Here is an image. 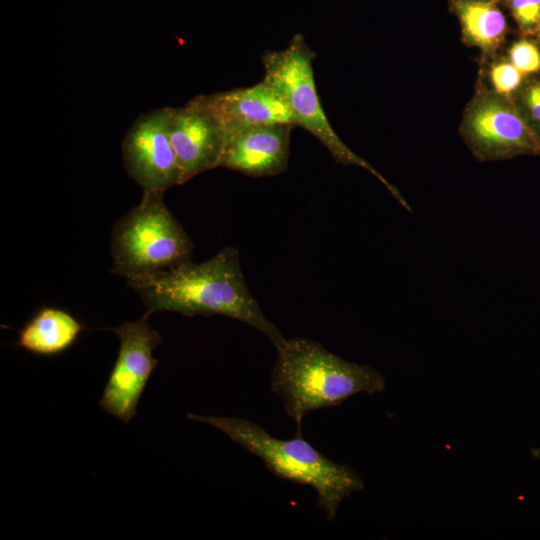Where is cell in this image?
<instances>
[{
  "label": "cell",
  "instance_id": "3",
  "mask_svg": "<svg viewBox=\"0 0 540 540\" xmlns=\"http://www.w3.org/2000/svg\"><path fill=\"white\" fill-rule=\"evenodd\" d=\"M189 419L212 425L260 458L266 468L281 479L311 486L317 504L328 521L336 518L342 501L361 491V477L347 464L330 460L302 435L278 439L256 422L240 417H217L188 414Z\"/></svg>",
  "mask_w": 540,
  "mask_h": 540
},
{
  "label": "cell",
  "instance_id": "18",
  "mask_svg": "<svg viewBox=\"0 0 540 540\" xmlns=\"http://www.w3.org/2000/svg\"><path fill=\"white\" fill-rule=\"evenodd\" d=\"M534 40L540 46V20H539V23H538V26H537V30H536V33H535V36H534Z\"/></svg>",
  "mask_w": 540,
  "mask_h": 540
},
{
  "label": "cell",
  "instance_id": "6",
  "mask_svg": "<svg viewBox=\"0 0 540 540\" xmlns=\"http://www.w3.org/2000/svg\"><path fill=\"white\" fill-rule=\"evenodd\" d=\"M459 134L476 160L540 157V139L515 109L510 97L494 91L479 70L475 90L464 107Z\"/></svg>",
  "mask_w": 540,
  "mask_h": 540
},
{
  "label": "cell",
  "instance_id": "10",
  "mask_svg": "<svg viewBox=\"0 0 540 540\" xmlns=\"http://www.w3.org/2000/svg\"><path fill=\"white\" fill-rule=\"evenodd\" d=\"M293 124H263L225 134L219 167L252 177L286 170Z\"/></svg>",
  "mask_w": 540,
  "mask_h": 540
},
{
  "label": "cell",
  "instance_id": "9",
  "mask_svg": "<svg viewBox=\"0 0 540 540\" xmlns=\"http://www.w3.org/2000/svg\"><path fill=\"white\" fill-rule=\"evenodd\" d=\"M204 110L225 134L263 124H293L286 100L264 81L246 88L199 95L189 101Z\"/></svg>",
  "mask_w": 540,
  "mask_h": 540
},
{
  "label": "cell",
  "instance_id": "11",
  "mask_svg": "<svg viewBox=\"0 0 540 540\" xmlns=\"http://www.w3.org/2000/svg\"><path fill=\"white\" fill-rule=\"evenodd\" d=\"M170 140L179 168V185L196 175L219 167L225 132L204 110L189 101L172 108Z\"/></svg>",
  "mask_w": 540,
  "mask_h": 540
},
{
  "label": "cell",
  "instance_id": "7",
  "mask_svg": "<svg viewBox=\"0 0 540 540\" xmlns=\"http://www.w3.org/2000/svg\"><path fill=\"white\" fill-rule=\"evenodd\" d=\"M145 314L133 322H125L111 330L120 340L118 357L100 398L107 413L128 423L137 411L143 390L157 366L153 350L162 342Z\"/></svg>",
  "mask_w": 540,
  "mask_h": 540
},
{
  "label": "cell",
  "instance_id": "2",
  "mask_svg": "<svg viewBox=\"0 0 540 540\" xmlns=\"http://www.w3.org/2000/svg\"><path fill=\"white\" fill-rule=\"evenodd\" d=\"M276 349L271 390L281 399L301 435L303 418L312 411L337 406L349 397L385 389L383 375L369 365L349 362L311 339H286Z\"/></svg>",
  "mask_w": 540,
  "mask_h": 540
},
{
  "label": "cell",
  "instance_id": "14",
  "mask_svg": "<svg viewBox=\"0 0 540 540\" xmlns=\"http://www.w3.org/2000/svg\"><path fill=\"white\" fill-rule=\"evenodd\" d=\"M510 99L521 118L540 139V71L526 76Z\"/></svg>",
  "mask_w": 540,
  "mask_h": 540
},
{
  "label": "cell",
  "instance_id": "13",
  "mask_svg": "<svg viewBox=\"0 0 540 540\" xmlns=\"http://www.w3.org/2000/svg\"><path fill=\"white\" fill-rule=\"evenodd\" d=\"M83 325L62 309L42 308L20 331L17 345L38 355H54L68 349Z\"/></svg>",
  "mask_w": 540,
  "mask_h": 540
},
{
  "label": "cell",
  "instance_id": "19",
  "mask_svg": "<svg viewBox=\"0 0 540 540\" xmlns=\"http://www.w3.org/2000/svg\"><path fill=\"white\" fill-rule=\"evenodd\" d=\"M511 1H513V0H501V2H504L506 5H507L508 3H510Z\"/></svg>",
  "mask_w": 540,
  "mask_h": 540
},
{
  "label": "cell",
  "instance_id": "12",
  "mask_svg": "<svg viewBox=\"0 0 540 540\" xmlns=\"http://www.w3.org/2000/svg\"><path fill=\"white\" fill-rule=\"evenodd\" d=\"M447 1L458 19L463 44L480 52L479 69H485L506 43L508 24L501 0Z\"/></svg>",
  "mask_w": 540,
  "mask_h": 540
},
{
  "label": "cell",
  "instance_id": "4",
  "mask_svg": "<svg viewBox=\"0 0 540 540\" xmlns=\"http://www.w3.org/2000/svg\"><path fill=\"white\" fill-rule=\"evenodd\" d=\"M163 196V192H143L141 202L115 222L112 273L131 280L190 260L193 244Z\"/></svg>",
  "mask_w": 540,
  "mask_h": 540
},
{
  "label": "cell",
  "instance_id": "15",
  "mask_svg": "<svg viewBox=\"0 0 540 540\" xmlns=\"http://www.w3.org/2000/svg\"><path fill=\"white\" fill-rule=\"evenodd\" d=\"M487 83L499 94L510 97L525 78L506 56L498 55L485 69Z\"/></svg>",
  "mask_w": 540,
  "mask_h": 540
},
{
  "label": "cell",
  "instance_id": "8",
  "mask_svg": "<svg viewBox=\"0 0 540 540\" xmlns=\"http://www.w3.org/2000/svg\"><path fill=\"white\" fill-rule=\"evenodd\" d=\"M171 107L139 116L123 142V162L128 175L143 192H163L179 185L180 173L169 134Z\"/></svg>",
  "mask_w": 540,
  "mask_h": 540
},
{
  "label": "cell",
  "instance_id": "16",
  "mask_svg": "<svg viewBox=\"0 0 540 540\" xmlns=\"http://www.w3.org/2000/svg\"><path fill=\"white\" fill-rule=\"evenodd\" d=\"M506 57L524 77L540 71V46L528 37L514 41Z\"/></svg>",
  "mask_w": 540,
  "mask_h": 540
},
{
  "label": "cell",
  "instance_id": "5",
  "mask_svg": "<svg viewBox=\"0 0 540 540\" xmlns=\"http://www.w3.org/2000/svg\"><path fill=\"white\" fill-rule=\"evenodd\" d=\"M314 59L315 54L303 36L296 34L285 49L269 51L262 56L265 72L262 81L273 87L286 100L295 126H300L315 136L336 162L367 170L403 207L410 209L399 190L369 162L354 153L332 128L317 93L313 72Z\"/></svg>",
  "mask_w": 540,
  "mask_h": 540
},
{
  "label": "cell",
  "instance_id": "1",
  "mask_svg": "<svg viewBox=\"0 0 540 540\" xmlns=\"http://www.w3.org/2000/svg\"><path fill=\"white\" fill-rule=\"evenodd\" d=\"M127 283L151 314L159 311L187 317L220 314L252 326L275 347L285 340L249 291L234 247L227 246L201 263L189 260Z\"/></svg>",
  "mask_w": 540,
  "mask_h": 540
},
{
  "label": "cell",
  "instance_id": "17",
  "mask_svg": "<svg viewBox=\"0 0 540 540\" xmlns=\"http://www.w3.org/2000/svg\"><path fill=\"white\" fill-rule=\"evenodd\" d=\"M507 6L523 37H534L540 20V0H513Z\"/></svg>",
  "mask_w": 540,
  "mask_h": 540
}]
</instances>
